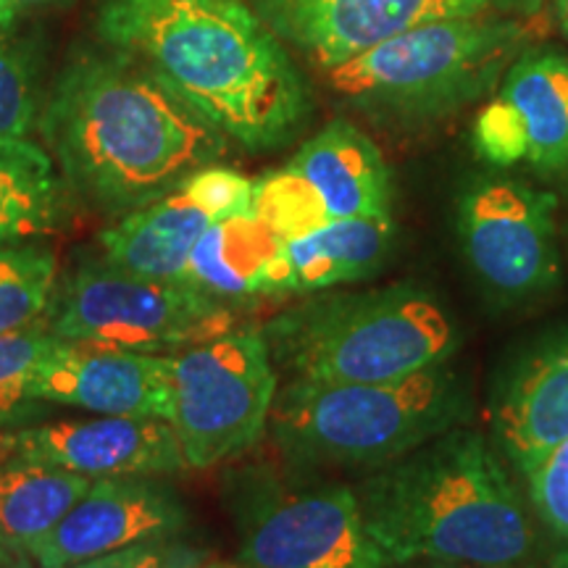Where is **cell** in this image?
<instances>
[{
    "mask_svg": "<svg viewBox=\"0 0 568 568\" xmlns=\"http://www.w3.org/2000/svg\"><path fill=\"white\" fill-rule=\"evenodd\" d=\"M474 148L495 166L529 161L542 172L568 169V59L531 53L506 74L474 122Z\"/></svg>",
    "mask_w": 568,
    "mask_h": 568,
    "instance_id": "obj_14",
    "label": "cell"
},
{
    "mask_svg": "<svg viewBox=\"0 0 568 568\" xmlns=\"http://www.w3.org/2000/svg\"><path fill=\"white\" fill-rule=\"evenodd\" d=\"M0 568H32L27 552H3L0 556Z\"/></svg>",
    "mask_w": 568,
    "mask_h": 568,
    "instance_id": "obj_32",
    "label": "cell"
},
{
    "mask_svg": "<svg viewBox=\"0 0 568 568\" xmlns=\"http://www.w3.org/2000/svg\"><path fill=\"white\" fill-rule=\"evenodd\" d=\"M493 435L521 477L568 439V332L531 345L497 387Z\"/></svg>",
    "mask_w": 568,
    "mask_h": 568,
    "instance_id": "obj_16",
    "label": "cell"
},
{
    "mask_svg": "<svg viewBox=\"0 0 568 568\" xmlns=\"http://www.w3.org/2000/svg\"><path fill=\"white\" fill-rule=\"evenodd\" d=\"M69 184L30 140H0V245L55 232L69 216Z\"/></svg>",
    "mask_w": 568,
    "mask_h": 568,
    "instance_id": "obj_21",
    "label": "cell"
},
{
    "mask_svg": "<svg viewBox=\"0 0 568 568\" xmlns=\"http://www.w3.org/2000/svg\"><path fill=\"white\" fill-rule=\"evenodd\" d=\"M209 568H251V566H245V564H213V566H209Z\"/></svg>",
    "mask_w": 568,
    "mask_h": 568,
    "instance_id": "obj_35",
    "label": "cell"
},
{
    "mask_svg": "<svg viewBox=\"0 0 568 568\" xmlns=\"http://www.w3.org/2000/svg\"><path fill=\"white\" fill-rule=\"evenodd\" d=\"M556 568H568V552H566V556H564V558H560V560H558V566H556Z\"/></svg>",
    "mask_w": 568,
    "mask_h": 568,
    "instance_id": "obj_37",
    "label": "cell"
},
{
    "mask_svg": "<svg viewBox=\"0 0 568 568\" xmlns=\"http://www.w3.org/2000/svg\"><path fill=\"white\" fill-rule=\"evenodd\" d=\"M172 355L169 424L184 464L209 468L258 443L276 397V368L264 329L232 326Z\"/></svg>",
    "mask_w": 568,
    "mask_h": 568,
    "instance_id": "obj_7",
    "label": "cell"
},
{
    "mask_svg": "<svg viewBox=\"0 0 568 568\" xmlns=\"http://www.w3.org/2000/svg\"><path fill=\"white\" fill-rule=\"evenodd\" d=\"M253 213L282 240L303 237L332 222L314 184L290 166L253 182Z\"/></svg>",
    "mask_w": 568,
    "mask_h": 568,
    "instance_id": "obj_24",
    "label": "cell"
},
{
    "mask_svg": "<svg viewBox=\"0 0 568 568\" xmlns=\"http://www.w3.org/2000/svg\"><path fill=\"white\" fill-rule=\"evenodd\" d=\"M92 487V477L67 468L6 458L0 466V539L27 552Z\"/></svg>",
    "mask_w": 568,
    "mask_h": 568,
    "instance_id": "obj_22",
    "label": "cell"
},
{
    "mask_svg": "<svg viewBox=\"0 0 568 568\" xmlns=\"http://www.w3.org/2000/svg\"><path fill=\"white\" fill-rule=\"evenodd\" d=\"M471 416V389L450 364L395 382L290 379L272 406L276 445L301 466H387Z\"/></svg>",
    "mask_w": 568,
    "mask_h": 568,
    "instance_id": "obj_5",
    "label": "cell"
},
{
    "mask_svg": "<svg viewBox=\"0 0 568 568\" xmlns=\"http://www.w3.org/2000/svg\"><path fill=\"white\" fill-rule=\"evenodd\" d=\"M358 503L393 568L418 560L524 566L537 550L527 500L500 453L464 426L379 466Z\"/></svg>",
    "mask_w": 568,
    "mask_h": 568,
    "instance_id": "obj_3",
    "label": "cell"
},
{
    "mask_svg": "<svg viewBox=\"0 0 568 568\" xmlns=\"http://www.w3.org/2000/svg\"><path fill=\"white\" fill-rule=\"evenodd\" d=\"M464 255L495 295L524 301L558 282L556 197L521 182L493 180L460 201Z\"/></svg>",
    "mask_w": 568,
    "mask_h": 568,
    "instance_id": "obj_11",
    "label": "cell"
},
{
    "mask_svg": "<svg viewBox=\"0 0 568 568\" xmlns=\"http://www.w3.org/2000/svg\"><path fill=\"white\" fill-rule=\"evenodd\" d=\"M287 166L314 184L329 219H389L393 182L387 163L353 124H326Z\"/></svg>",
    "mask_w": 568,
    "mask_h": 568,
    "instance_id": "obj_17",
    "label": "cell"
},
{
    "mask_svg": "<svg viewBox=\"0 0 568 568\" xmlns=\"http://www.w3.org/2000/svg\"><path fill=\"white\" fill-rule=\"evenodd\" d=\"M529 500L539 521L568 542V439L527 477Z\"/></svg>",
    "mask_w": 568,
    "mask_h": 568,
    "instance_id": "obj_28",
    "label": "cell"
},
{
    "mask_svg": "<svg viewBox=\"0 0 568 568\" xmlns=\"http://www.w3.org/2000/svg\"><path fill=\"white\" fill-rule=\"evenodd\" d=\"M272 361L290 379L376 385L445 364L460 337L450 311L418 284L318 295L264 329Z\"/></svg>",
    "mask_w": 568,
    "mask_h": 568,
    "instance_id": "obj_4",
    "label": "cell"
},
{
    "mask_svg": "<svg viewBox=\"0 0 568 568\" xmlns=\"http://www.w3.org/2000/svg\"><path fill=\"white\" fill-rule=\"evenodd\" d=\"M174 355L67 343L42 361L30 393L38 403H61L98 416L163 418L172 414Z\"/></svg>",
    "mask_w": 568,
    "mask_h": 568,
    "instance_id": "obj_13",
    "label": "cell"
},
{
    "mask_svg": "<svg viewBox=\"0 0 568 568\" xmlns=\"http://www.w3.org/2000/svg\"><path fill=\"white\" fill-rule=\"evenodd\" d=\"M59 264L38 243L0 245V335L34 329L51 316Z\"/></svg>",
    "mask_w": 568,
    "mask_h": 568,
    "instance_id": "obj_23",
    "label": "cell"
},
{
    "mask_svg": "<svg viewBox=\"0 0 568 568\" xmlns=\"http://www.w3.org/2000/svg\"><path fill=\"white\" fill-rule=\"evenodd\" d=\"M213 222L174 190L161 201L130 211L101 232V261L119 272L159 282H187L190 255Z\"/></svg>",
    "mask_w": 568,
    "mask_h": 568,
    "instance_id": "obj_19",
    "label": "cell"
},
{
    "mask_svg": "<svg viewBox=\"0 0 568 568\" xmlns=\"http://www.w3.org/2000/svg\"><path fill=\"white\" fill-rule=\"evenodd\" d=\"M205 552L176 537H153L132 542L105 556L82 560L71 568H201Z\"/></svg>",
    "mask_w": 568,
    "mask_h": 568,
    "instance_id": "obj_29",
    "label": "cell"
},
{
    "mask_svg": "<svg viewBox=\"0 0 568 568\" xmlns=\"http://www.w3.org/2000/svg\"><path fill=\"white\" fill-rule=\"evenodd\" d=\"M38 116V63L30 42L0 38V140H27Z\"/></svg>",
    "mask_w": 568,
    "mask_h": 568,
    "instance_id": "obj_26",
    "label": "cell"
},
{
    "mask_svg": "<svg viewBox=\"0 0 568 568\" xmlns=\"http://www.w3.org/2000/svg\"><path fill=\"white\" fill-rule=\"evenodd\" d=\"M393 219H332L303 237L284 240L287 293H324L368 280L393 247Z\"/></svg>",
    "mask_w": 568,
    "mask_h": 568,
    "instance_id": "obj_20",
    "label": "cell"
},
{
    "mask_svg": "<svg viewBox=\"0 0 568 568\" xmlns=\"http://www.w3.org/2000/svg\"><path fill=\"white\" fill-rule=\"evenodd\" d=\"M556 11H558L560 27H564V32L568 38V0H556Z\"/></svg>",
    "mask_w": 568,
    "mask_h": 568,
    "instance_id": "obj_33",
    "label": "cell"
},
{
    "mask_svg": "<svg viewBox=\"0 0 568 568\" xmlns=\"http://www.w3.org/2000/svg\"><path fill=\"white\" fill-rule=\"evenodd\" d=\"M21 9H34V6H55V3H67V0H17Z\"/></svg>",
    "mask_w": 568,
    "mask_h": 568,
    "instance_id": "obj_34",
    "label": "cell"
},
{
    "mask_svg": "<svg viewBox=\"0 0 568 568\" xmlns=\"http://www.w3.org/2000/svg\"><path fill=\"white\" fill-rule=\"evenodd\" d=\"M180 190L211 222H226L253 213V182L232 169L211 163L190 174Z\"/></svg>",
    "mask_w": 568,
    "mask_h": 568,
    "instance_id": "obj_27",
    "label": "cell"
},
{
    "mask_svg": "<svg viewBox=\"0 0 568 568\" xmlns=\"http://www.w3.org/2000/svg\"><path fill=\"white\" fill-rule=\"evenodd\" d=\"M95 34L251 151L293 140L311 113L303 74L245 0H101Z\"/></svg>",
    "mask_w": 568,
    "mask_h": 568,
    "instance_id": "obj_1",
    "label": "cell"
},
{
    "mask_svg": "<svg viewBox=\"0 0 568 568\" xmlns=\"http://www.w3.org/2000/svg\"><path fill=\"white\" fill-rule=\"evenodd\" d=\"M6 458L67 468L84 477H163L187 468L180 439L163 418L101 416L13 432L0 439Z\"/></svg>",
    "mask_w": 568,
    "mask_h": 568,
    "instance_id": "obj_15",
    "label": "cell"
},
{
    "mask_svg": "<svg viewBox=\"0 0 568 568\" xmlns=\"http://www.w3.org/2000/svg\"><path fill=\"white\" fill-rule=\"evenodd\" d=\"M40 124L69 187L105 213L161 201L226 148L159 77L103 42L67 63Z\"/></svg>",
    "mask_w": 568,
    "mask_h": 568,
    "instance_id": "obj_2",
    "label": "cell"
},
{
    "mask_svg": "<svg viewBox=\"0 0 568 568\" xmlns=\"http://www.w3.org/2000/svg\"><path fill=\"white\" fill-rule=\"evenodd\" d=\"M232 308L193 284L159 282L88 261L69 276L48 316L67 343L161 353L232 329Z\"/></svg>",
    "mask_w": 568,
    "mask_h": 568,
    "instance_id": "obj_8",
    "label": "cell"
},
{
    "mask_svg": "<svg viewBox=\"0 0 568 568\" xmlns=\"http://www.w3.org/2000/svg\"><path fill=\"white\" fill-rule=\"evenodd\" d=\"M410 568H524V566H479V564H447V560H418Z\"/></svg>",
    "mask_w": 568,
    "mask_h": 568,
    "instance_id": "obj_31",
    "label": "cell"
},
{
    "mask_svg": "<svg viewBox=\"0 0 568 568\" xmlns=\"http://www.w3.org/2000/svg\"><path fill=\"white\" fill-rule=\"evenodd\" d=\"M3 552H17V550H11V548H9V545H6V542H3V539H0V556H3Z\"/></svg>",
    "mask_w": 568,
    "mask_h": 568,
    "instance_id": "obj_36",
    "label": "cell"
},
{
    "mask_svg": "<svg viewBox=\"0 0 568 568\" xmlns=\"http://www.w3.org/2000/svg\"><path fill=\"white\" fill-rule=\"evenodd\" d=\"M21 11L24 9H21L17 0H0V38H3V34H11Z\"/></svg>",
    "mask_w": 568,
    "mask_h": 568,
    "instance_id": "obj_30",
    "label": "cell"
},
{
    "mask_svg": "<svg viewBox=\"0 0 568 568\" xmlns=\"http://www.w3.org/2000/svg\"><path fill=\"white\" fill-rule=\"evenodd\" d=\"M240 560L251 568H393L345 485L247 481L234 495Z\"/></svg>",
    "mask_w": 568,
    "mask_h": 568,
    "instance_id": "obj_9",
    "label": "cell"
},
{
    "mask_svg": "<svg viewBox=\"0 0 568 568\" xmlns=\"http://www.w3.org/2000/svg\"><path fill=\"white\" fill-rule=\"evenodd\" d=\"M521 40L516 19L429 21L355 53L326 77L332 90L364 109L426 116L487 90Z\"/></svg>",
    "mask_w": 568,
    "mask_h": 568,
    "instance_id": "obj_6",
    "label": "cell"
},
{
    "mask_svg": "<svg viewBox=\"0 0 568 568\" xmlns=\"http://www.w3.org/2000/svg\"><path fill=\"white\" fill-rule=\"evenodd\" d=\"M59 345L61 339L45 326L0 335V426L40 408L30 393L32 376Z\"/></svg>",
    "mask_w": 568,
    "mask_h": 568,
    "instance_id": "obj_25",
    "label": "cell"
},
{
    "mask_svg": "<svg viewBox=\"0 0 568 568\" xmlns=\"http://www.w3.org/2000/svg\"><path fill=\"white\" fill-rule=\"evenodd\" d=\"M274 34L322 69L376 42L445 19H524L545 0H245Z\"/></svg>",
    "mask_w": 568,
    "mask_h": 568,
    "instance_id": "obj_10",
    "label": "cell"
},
{
    "mask_svg": "<svg viewBox=\"0 0 568 568\" xmlns=\"http://www.w3.org/2000/svg\"><path fill=\"white\" fill-rule=\"evenodd\" d=\"M187 521V508L159 477H98L27 556L40 568H71L142 539L176 537Z\"/></svg>",
    "mask_w": 568,
    "mask_h": 568,
    "instance_id": "obj_12",
    "label": "cell"
},
{
    "mask_svg": "<svg viewBox=\"0 0 568 568\" xmlns=\"http://www.w3.org/2000/svg\"><path fill=\"white\" fill-rule=\"evenodd\" d=\"M187 282L222 303L287 293L284 240L255 213L213 222L190 255Z\"/></svg>",
    "mask_w": 568,
    "mask_h": 568,
    "instance_id": "obj_18",
    "label": "cell"
}]
</instances>
